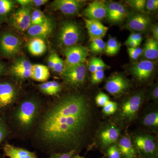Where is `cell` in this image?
<instances>
[{
  "label": "cell",
  "mask_w": 158,
  "mask_h": 158,
  "mask_svg": "<svg viewBox=\"0 0 158 158\" xmlns=\"http://www.w3.org/2000/svg\"><path fill=\"white\" fill-rule=\"evenodd\" d=\"M47 100L29 140L31 145L49 156L75 151L85 146L93 112L88 98L70 92Z\"/></svg>",
  "instance_id": "6da1fadb"
},
{
  "label": "cell",
  "mask_w": 158,
  "mask_h": 158,
  "mask_svg": "<svg viewBox=\"0 0 158 158\" xmlns=\"http://www.w3.org/2000/svg\"><path fill=\"white\" fill-rule=\"evenodd\" d=\"M46 101L37 94L24 93L6 115L10 139H30Z\"/></svg>",
  "instance_id": "7a4b0ae2"
},
{
  "label": "cell",
  "mask_w": 158,
  "mask_h": 158,
  "mask_svg": "<svg viewBox=\"0 0 158 158\" xmlns=\"http://www.w3.org/2000/svg\"><path fill=\"white\" fill-rule=\"evenodd\" d=\"M22 83L10 77L0 80V117L6 115L24 94Z\"/></svg>",
  "instance_id": "3957f363"
},
{
  "label": "cell",
  "mask_w": 158,
  "mask_h": 158,
  "mask_svg": "<svg viewBox=\"0 0 158 158\" xmlns=\"http://www.w3.org/2000/svg\"><path fill=\"white\" fill-rule=\"evenodd\" d=\"M82 38L81 29L76 23L72 21L63 22L59 28L57 41L60 46L69 47L77 45Z\"/></svg>",
  "instance_id": "277c9868"
},
{
  "label": "cell",
  "mask_w": 158,
  "mask_h": 158,
  "mask_svg": "<svg viewBox=\"0 0 158 158\" xmlns=\"http://www.w3.org/2000/svg\"><path fill=\"white\" fill-rule=\"evenodd\" d=\"M144 99L143 92L134 94L127 99L119 108L118 119L124 122H130L135 119Z\"/></svg>",
  "instance_id": "5b68a950"
},
{
  "label": "cell",
  "mask_w": 158,
  "mask_h": 158,
  "mask_svg": "<svg viewBox=\"0 0 158 158\" xmlns=\"http://www.w3.org/2000/svg\"><path fill=\"white\" fill-rule=\"evenodd\" d=\"M133 141L137 156L141 158H157V144L152 135L148 134L136 135Z\"/></svg>",
  "instance_id": "8992f818"
},
{
  "label": "cell",
  "mask_w": 158,
  "mask_h": 158,
  "mask_svg": "<svg viewBox=\"0 0 158 158\" xmlns=\"http://www.w3.org/2000/svg\"><path fill=\"white\" fill-rule=\"evenodd\" d=\"M87 76V68L85 63L73 66H65L61 75L65 86L71 89H77L85 83Z\"/></svg>",
  "instance_id": "52a82bcc"
},
{
  "label": "cell",
  "mask_w": 158,
  "mask_h": 158,
  "mask_svg": "<svg viewBox=\"0 0 158 158\" xmlns=\"http://www.w3.org/2000/svg\"><path fill=\"white\" fill-rule=\"evenodd\" d=\"M20 40L9 32H4L0 35V54L6 58L14 57L21 48Z\"/></svg>",
  "instance_id": "ba28073f"
},
{
  "label": "cell",
  "mask_w": 158,
  "mask_h": 158,
  "mask_svg": "<svg viewBox=\"0 0 158 158\" xmlns=\"http://www.w3.org/2000/svg\"><path fill=\"white\" fill-rule=\"evenodd\" d=\"M33 65L26 58L20 57L12 63L7 74L15 81L22 83L26 80L31 78V69Z\"/></svg>",
  "instance_id": "9c48e42d"
},
{
  "label": "cell",
  "mask_w": 158,
  "mask_h": 158,
  "mask_svg": "<svg viewBox=\"0 0 158 158\" xmlns=\"http://www.w3.org/2000/svg\"><path fill=\"white\" fill-rule=\"evenodd\" d=\"M31 6L21 7L9 16V23L19 32L27 31L31 26Z\"/></svg>",
  "instance_id": "30bf717a"
},
{
  "label": "cell",
  "mask_w": 158,
  "mask_h": 158,
  "mask_svg": "<svg viewBox=\"0 0 158 158\" xmlns=\"http://www.w3.org/2000/svg\"><path fill=\"white\" fill-rule=\"evenodd\" d=\"M88 49L84 46L75 45L64 49L65 66L85 63L88 55Z\"/></svg>",
  "instance_id": "8fae6325"
},
{
  "label": "cell",
  "mask_w": 158,
  "mask_h": 158,
  "mask_svg": "<svg viewBox=\"0 0 158 158\" xmlns=\"http://www.w3.org/2000/svg\"><path fill=\"white\" fill-rule=\"evenodd\" d=\"M131 87L129 80L120 74L110 77L105 85V89L113 96H119L125 93Z\"/></svg>",
  "instance_id": "7c38bea8"
},
{
  "label": "cell",
  "mask_w": 158,
  "mask_h": 158,
  "mask_svg": "<svg viewBox=\"0 0 158 158\" xmlns=\"http://www.w3.org/2000/svg\"><path fill=\"white\" fill-rule=\"evenodd\" d=\"M151 24V19L147 14L133 12L128 15L126 27L131 31L139 33L147 31Z\"/></svg>",
  "instance_id": "4fadbf2b"
},
{
  "label": "cell",
  "mask_w": 158,
  "mask_h": 158,
  "mask_svg": "<svg viewBox=\"0 0 158 158\" xmlns=\"http://www.w3.org/2000/svg\"><path fill=\"white\" fill-rule=\"evenodd\" d=\"M155 66L154 62L150 60H141L134 64L130 68V72L138 81H147L152 76Z\"/></svg>",
  "instance_id": "5bb4252c"
},
{
  "label": "cell",
  "mask_w": 158,
  "mask_h": 158,
  "mask_svg": "<svg viewBox=\"0 0 158 158\" xmlns=\"http://www.w3.org/2000/svg\"><path fill=\"white\" fill-rule=\"evenodd\" d=\"M82 0H55L52 3V9L61 11L66 15L72 16L79 13L86 3Z\"/></svg>",
  "instance_id": "9a60e30c"
},
{
  "label": "cell",
  "mask_w": 158,
  "mask_h": 158,
  "mask_svg": "<svg viewBox=\"0 0 158 158\" xmlns=\"http://www.w3.org/2000/svg\"><path fill=\"white\" fill-rule=\"evenodd\" d=\"M4 156L9 158H39L36 152L6 142L2 145Z\"/></svg>",
  "instance_id": "2e32d148"
},
{
  "label": "cell",
  "mask_w": 158,
  "mask_h": 158,
  "mask_svg": "<svg viewBox=\"0 0 158 158\" xmlns=\"http://www.w3.org/2000/svg\"><path fill=\"white\" fill-rule=\"evenodd\" d=\"M120 134V130L115 126L106 127L99 135V140L103 148H107L112 144H116Z\"/></svg>",
  "instance_id": "e0dca14e"
},
{
  "label": "cell",
  "mask_w": 158,
  "mask_h": 158,
  "mask_svg": "<svg viewBox=\"0 0 158 158\" xmlns=\"http://www.w3.org/2000/svg\"><path fill=\"white\" fill-rule=\"evenodd\" d=\"M84 14L88 19L100 21L106 16V3L101 1H94L84 10Z\"/></svg>",
  "instance_id": "ac0fdd59"
},
{
  "label": "cell",
  "mask_w": 158,
  "mask_h": 158,
  "mask_svg": "<svg viewBox=\"0 0 158 158\" xmlns=\"http://www.w3.org/2000/svg\"><path fill=\"white\" fill-rule=\"evenodd\" d=\"M54 27L53 23L49 19L43 23L30 26L27 30V33L32 38L38 37L44 39L52 33Z\"/></svg>",
  "instance_id": "d6986e66"
},
{
  "label": "cell",
  "mask_w": 158,
  "mask_h": 158,
  "mask_svg": "<svg viewBox=\"0 0 158 158\" xmlns=\"http://www.w3.org/2000/svg\"><path fill=\"white\" fill-rule=\"evenodd\" d=\"M85 26L90 39L101 38L104 37L109 28L104 25L99 21L85 19Z\"/></svg>",
  "instance_id": "ffe728a7"
},
{
  "label": "cell",
  "mask_w": 158,
  "mask_h": 158,
  "mask_svg": "<svg viewBox=\"0 0 158 158\" xmlns=\"http://www.w3.org/2000/svg\"><path fill=\"white\" fill-rule=\"evenodd\" d=\"M37 90L43 95L56 97L60 95L62 85L57 81H47L36 85Z\"/></svg>",
  "instance_id": "44dd1931"
},
{
  "label": "cell",
  "mask_w": 158,
  "mask_h": 158,
  "mask_svg": "<svg viewBox=\"0 0 158 158\" xmlns=\"http://www.w3.org/2000/svg\"><path fill=\"white\" fill-rule=\"evenodd\" d=\"M121 156L124 158H137V153L131 139L123 137L117 144Z\"/></svg>",
  "instance_id": "7402d4cb"
},
{
  "label": "cell",
  "mask_w": 158,
  "mask_h": 158,
  "mask_svg": "<svg viewBox=\"0 0 158 158\" xmlns=\"http://www.w3.org/2000/svg\"><path fill=\"white\" fill-rule=\"evenodd\" d=\"M50 77L48 66L42 64H34L31 69V79L40 82L47 81Z\"/></svg>",
  "instance_id": "603a6c76"
},
{
  "label": "cell",
  "mask_w": 158,
  "mask_h": 158,
  "mask_svg": "<svg viewBox=\"0 0 158 158\" xmlns=\"http://www.w3.org/2000/svg\"><path fill=\"white\" fill-rule=\"evenodd\" d=\"M27 49L30 53L34 56H40L45 52L47 49L44 39L33 37L28 43Z\"/></svg>",
  "instance_id": "cb8c5ba5"
},
{
  "label": "cell",
  "mask_w": 158,
  "mask_h": 158,
  "mask_svg": "<svg viewBox=\"0 0 158 158\" xmlns=\"http://www.w3.org/2000/svg\"><path fill=\"white\" fill-rule=\"evenodd\" d=\"M142 55L147 60H152L158 57V41L155 39L149 38L144 43Z\"/></svg>",
  "instance_id": "d4e9b609"
},
{
  "label": "cell",
  "mask_w": 158,
  "mask_h": 158,
  "mask_svg": "<svg viewBox=\"0 0 158 158\" xmlns=\"http://www.w3.org/2000/svg\"><path fill=\"white\" fill-rule=\"evenodd\" d=\"M15 2L11 0H0V22L5 21L11 14Z\"/></svg>",
  "instance_id": "484cf974"
},
{
  "label": "cell",
  "mask_w": 158,
  "mask_h": 158,
  "mask_svg": "<svg viewBox=\"0 0 158 158\" xmlns=\"http://www.w3.org/2000/svg\"><path fill=\"white\" fill-rule=\"evenodd\" d=\"M10 131L6 115L0 117V146L10 139Z\"/></svg>",
  "instance_id": "4316f807"
},
{
  "label": "cell",
  "mask_w": 158,
  "mask_h": 158,
  "mask_svg": "<svg viewBox=\"0 0 158 158\" xmlns=\"http://www.w3.org/2000/svg\"><path fill=\"white\" fill-rule=\"evenodd\" d=\"M142 123L148 127L157 128L158 127V113L154 111L147 113L142 119Z\"/></svg>",
  "instance_id": "83f0119b"
},
{
  "label": "cell",
  "mask_w": 158,
  "mask_h": 158,
  "mask_svg": "<svg viewBox=\"0 0 158 158\" xmlns=\"http://www.w3.org/2000/svg\"><path fill=\"white\" fill-rule=\"evenodd\" d=\"M120 44L115 38L110 37L106 43L105 52L108 56H114L118 53L120 49Z\"/></svg>",
  "instance_id": "f1b7e54d"
},
{
  "label": "cell",
  "mask_w": 158,
  "mask_h": 158,
  "mask_svg": "<svg viewBox=\"0 0 158 158\" xmlns=\"http://www.w3.org/2000/svg\"><path fill=\"white\" fill-rule=\"evenodd\" d=\"M90 42L89 48L90 50L94 53H100L105 52L106 48V42L101 38H92L90 39Z\"/></svg>",
  "instance_id": "f546056e"
},
{
  "label": "cell",
  "mask_w": 158,
  "mask_h": 158,
  "mask_svg": "<svg viewBox=\"0 0 158 158\" xmlns=\"http://www.w3.org/2000/svg\"><path fill=\"white\" fill-rule=\"evenodd\" d=\"M49 20V19L44 14L43 12L38 9H35L31 12V26L40 24Z\"/></svg>",
  "instance_id": "4dcf8cb0"
},
{
  "label": "cell",
  "mask_w": 158,
  "mask_h": 158,
  "mask_svg": "<svg viewBox=\"0 0 158 158\" xmlns=\"http://www.w3.org/2000/svg\"><path fill=\"white\" fill-rule=\"evenodd\" d=\"M120 3L117 2H110L106 4V17L110 21L112 22L115 15Z\"/></svg>",
  "instance_id": "1f68e13d"
},
{
  "label": "cell",
  "mask_w": 158,
  "mask_h": 158,
  "mask_svg": "<svg viewBox=\"0 0 158 158\" xmlns=\"http://www.w3.org/2000/svg\"><path fill=\"white\" fill-rule=\"evenodd\" d=\"M146 0H130L126 1L128 5L135 9L138 12L145 13V7L146 5Z\"/></svg>",
  "instance_id": "d6a6232c"
},
{
  "label": "cell",
  "mask_w": 158,
  "mask_h": 158,
  "mask_svg": "<svg viewBox=\"0 0 158 158\" xmlns=\"http://www.w3.org/2000/svg\"><path fill=\"white\" fill-rule=\"evenodd\" d=\"M128 10L127 8L124 5L120 4L117 12L114 15L113 22H119L123 20L127 15Z\"/></svg>",
  "instance_id": "836d02e7"
},
{
  "label": "cell",
  "mask_w": 158,
  "mask_h": 158,
  "mask_svg": "<svg viewBox=\"0 0 158 158\" xmlns=\"http://www.w3.org/2000/svg\"><path fill=\"white\" fill-rule=\"evenodd\" d=\"M118 104L110 100L103 107L102 112L105 115H112L116 113L118 110Z\"/></svg>",
  "instance_id": "e575fe53"
},
{
  "label": "cell",
  "mask_w": 158,
  "mask_h": 158,
  "mask_svg": "<svg viewBox=\"0 0 158 158\" xmlns=\"http://www.w3.org/2000/svg\"><path fill=\"white\" fill-rule=\"evenodd\" d=\"M65 62L57 54H56L55 56V65L53 71L61 76L65 70Z\"/></svg>",
  "instance_id": "d590c367"
},
{
  "label": "cell",
  "mask_w": 158,
  "mask_h": 158,
  "mask_svg": "<svg viewBox=\"0 0 158 158\" xmlns=\"http://www.w3.org/2000/svg\"><path fill=\"white\" fill-rule=\"evenodd\" d=\"M106 154L108 158H121V156L117 144L110 145L107 149Z\"/></svg>",
  "instance_id": "8d00e7d4"
},
{
  "label": "cell",
  "mask_w": 158,
  "mask_h": 158,
  "mask_svg": "<svg viewBox=\"0 0 158 158\" xmlns=\"http://www.w3.org/2000/svg\"><path fill=\"white\" fill-rule=\"evenodd\" d=\"M95 100L97 106H98L103 107L110 100L109 96L107 94L100 92L95 97Z\"/></svg>",
  "instance_id": "74e56055"
},
{
  "label": "cell",
  "mask_w": 158,
  "mask_h": 158,
  "mask_svg": "<svg viewBox=\"0 0 158 158\" xmlns=\"http://www.w3.org/2000/svg\"><path fill=\"white\" fill-rule=\"evenodd\" d=\"M105 77L104 70L98 71L92 73L91 81L93 84H97L101 82Z\"/></svg>",
  "instance_id": "f35d334b"
},
{
  "label": "cell",
  "mask_w": 158,
  "mask_h": 158,
  "mask_svg": "<svg viewBox=\"0 0 158 158\" xmlns=\"http://www.w3.org/2000/svg\"><path fill=\"white\" fill-rule=\"evenodd\" d=\"M158 9V0L146 1L145 7V12H151L156 11Z\"/></svg>",
  "instance_id": "ab89813d"
},
{
  "label": "cell",
  "mask_w": 158,
  "mask_h": 158,
  "mask_svg": "<svg viewBox=\"0 0 158 158\" xmlns=\"http://www.w3.org/2000/svg\"><path fill=\"white\" fill-rule=\"evenodd\" d=\"M76 154L77 153L75 151H71L68 152L52 154L48 156L47 158H71Z\"/></svg>",
  "instance_id": "60d3db41"
},
{
  "label": "cell",
  "mask_w": 158,
  "mask_h": 158,
  "mask_svg": "<svg viewBox=\"0 0 158 158\" xmlns=\"http://www.w3.org/2000/svg\"><path fill=\"white\" fill-rule=\"evenodd\" d=\"M142 39L143 38H142V36L141 33L134 32L130 34L125 43L131 41H135L141 44Z\"/></svg>",
  "instance_id": "b9f144b4"
},
{
  "label": "cell",
  "mask_w": 158,
  "mask_h": 158,
  "mask_svg": "<svg viewBox=\"0 0 158 158\" xmlns=\"http://www.w3.org/2000/svg\"><path fill=\"white\" fill-rule=\"evenodd\" d=\"M107 68H108V65L103 62V61L102 59L96 57V72L98 71L105 70V69Z\"/></svg>",
  "instance_id": "7bdbcfd3"
},
{
  "label": "cell",
  "mask_w": 158,
  "mask_h": 158,
  "mask_svg": "<svg viewBox=\"0 0 158 158\" xmlns=\"http://www.w3.org/2000/svg\"><path fill=\"white\" fill-rule=\"evenodd\" d=\"M150 97L155 101H157L158 99V86L157 84L153 85L151 88L149 93Z\"/></svg>",
  "instance_id": "ee69618b"
},
{
  "label": "cell",
  "mask_w": 158,
  "mask_h": 158,
  "mask_svg": "<svg viewBox=\"0 0 158 158\" xmlns=\"http://www.w3.org/2000/svg\"><path fill=\"white\" fill-rule=\"evenodd\" d=\"M56 53L52 52L49 56L48 59V68L50 69L51 70H53L54 65L55 63V56Z\"/></svg>",
  "instance_id": "f6af8a7d"
},
{
  "label": "cell",
  "mask_w": 158,
  "mask_h": 158,
  "mask_svg": "<svg viewBox=\"0 0 158 158\" xmlns=\"http://www.w3.org/2000/svg\"><path fill=\"white\" fill-rule=\"evenodd\" d=\"M95 64H96V57H93L89 61L88 64V70L91 73H93L96 72Z\"/></svg>",
  "instance_id": "bcb514c9"
},
{
  "label": "cell",
  "mask_w": 158,
  "mask_h": 158,
  "mask_svg": "<svg viewBox=\"0 0 158 158\" xmlns=\"http://www.w3.org/2000/svg\"><path fill=\"white\" fill-rule=\"evenodd\" d=\"M7 71L5 64L0 60V80L7 75Z\"/></svg>",
  "instance_id": "7dc6e473"
},
{
  "label": "cell",
  "mask_w": 158,
  "mask_h": 158,
  "mask_svg": "<svg viewBox=\"0 0 158 158\" xmlns=\"http://www.w3.org/2000/svg\"><path fill=\"white\" fill-rule=\"evenodd\" d=\"M31 6H35L36 7H40L43 6L48 2V0H31Z\"/></svg>",
  "instance_id": "c3c4849f"
},
{
  "label": "cell",
  "mask_w": 158,
  "mask_h": 158,
  "mask_svg": "<svg viewBox=\"0 0 158 158\" xmlns=\"http://www.w3.org/2000/svg\"><path fill=\"white\" fill-rule=\"evenodd\" d=\"M128 52L129 55L131 59H134V60H136L139 58V56L136 53L132 48H128Z\"/></svg>",
  "instance_id": "681fc988"
},
{
  "label": "cell",
  "mask_w": 158,
  "mask_h": 158,
  "mask_svg": "<svg viewBox=\"0 0 158 158\" xmlns=\"http://www.w3.org/2000/svg\"><path fill=\"white\" fill-rule=\"evenodd\" d=\"M16 2L19 4L21 7L31 6V0H17Z\"/></svg>",
  "instance_id": "f907efd6"
},
{
  "label": "cell",
  "mask_w": 158,
  "mask_h": 158,
  "mask_svg": "<svg viewBox=\"0 0 158 158\" xmlns=\"http://www.w3.org/2000/svg\"><path fill=\"white\" fill-rule=\"evenodd\" d=\"M152 34L153 37H154V39L156 40H158V23L156 24L153 26L152 27Z\"/></svg>",
  "instance_id": "816d5d0a"
},
{
  "label": "cell",
  "mask_w": 158,
  "mask_h": 158,
  "mask_svg": "<svg viewBox=\"0 0 158 158\" xmlns=\"http://www.w3.org/2000/svg\"><path fill=\"white\" fill-rule=\"evenodd\" d=\"M124 44L128 46L129 47L132 48L137 47H138L140 45V44L138 43V42L135 41H129V42L124 43Z\"/></svg>",
  "instance_id": "f5cc1de1"
},
{
  "label": "cell",
  "mask_w": 158,
  "mask_h": 158,
  "mask_svg": "<svg viewBox=\"0 0 158 158\" xmlns=\"http://www.w3.org/2000/svg\"><path fill=\"white\" fill-rule=\"evenodd\" d=\"M133 48L134 49V51L139 56L142 55V53H143V50H142V49L141 48L139 47V46Z\"/></svg>",
  "instance_id": "db71d44e"
},
{
  "label": "cell",
  "mask_w": 158,
  "mask_h": 158,
  "mask_svg": "<svg viewBox=\"0 0 158 158\" xmlns=\"http://www.w3.org/2000/svg\"><path fill=\"white\" fill-rule=\"evenodd\" d=\"M71 158H85L84 157L81 156L79 155L78 154H76L73 156Z\"/></svg>",
  "instance_id": "11a10c76"
},
{
  "label": "cell",
  "mask_w": 158,
  "mask_h": 158,
  "mask_svg": "<svg viewBox=\"0 0 158 158\" xmlns=\"http://www.w3.org/2000/svg\"><path fill=\"white\" fill-rule=\"evenodd\" d=\"M0 158H5V156L4 155L0 154Z\"/></svg>",
  "instance_id": "9f6ffc18"
}]
</instances>
